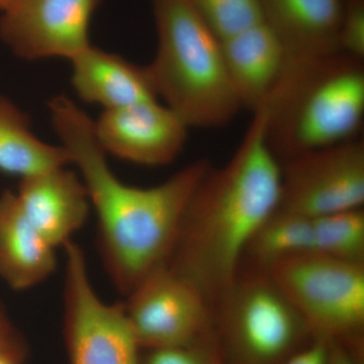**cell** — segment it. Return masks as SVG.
<instances>
[{"mask_svg": "<svg viewBox=\"0 0 364 364\" xmlns=\"http://www.w3.org/2000/svg\"><path fill=\"white\" fill-rule=\"evenodd\" d=\"M16 193L26 219L54 248L72 240L90 214L85 183L66 166L21 178Z\"/></svg>", "mask_w": 364, "mask_h": 364, "instance_id": "12", "label": "cell"}, {"mask_svg": "<svg viewBox=\"0 0 364 364\" xmlns=\"http://www.w3.org/2000/svg\"><path fill=\"white\" fill-rule=\"evenodd\" d=\"M316 340L359 341L364 329V265L310 251L267 270Z\"/></svg>", "mask_w": 364, "mask_h": 364, "instance_id": "6", "label": "cell"}, {"mask_svg": "<svg viewBox=\"0 0 364 364\" xmlns=\"http://www.w3.org/2000/svg\"><path fill=\"white\" fill-rule=\"evenodd\" d=\"M228 74L243 109L255 112L284 78L289 56L263 21L221 40Z\"/></svg>", "mask_w": 364, "mask_h": 364, "instance_id": "13", "label": "cell"}, {"mask_svg": "<svg viewBox=\"0 0 364 364\" xmlns=\"http://www.w3.org/2000/svg\"><path fill=\"white\" fill-rule=\"evenodd\" d=\"M28 349L0 351V364H26Z\"/></svg>", "mask_w": 364, "mask_h": 364, "instance_id": "26", "label": "cell"}, {"mask_svg": "<svg viewBox=\"0 0 364 364\" xmlns=\"http://www.w3.org/2000/svg\"><path fill=\"white\" fill-rule=\"evenodd\" d=\"M48 107L97 214L105 269L119 293L128 296L166 267L189 200L210 163L198 160L153 188L129 186L112 172L95 138V121L85 112L66 95L52 97Z\"/></svg>", "mask_w": 364, "mask_h": 364, "instance_id": "1", "label": "cell"}, {"mask_svg": "<svg viewBox=\"0 0 364 364\" xmlns=\"http://www.w3.org/2000/svg\"><path fill=\"white\" fill-rule=\"evenodd\" d=\"M253 114L231 159L210 166L198 183L166 264L202 293L213 312L234 284L249 242L279 205L282 165L268 141L269 105Z\"/></svg>", "mask_w": 364, "mask_h": 364, "instance_id": "2", "label": "cell"}, {"mask_svg": "<svg viewBox=\"0 0 364 364\" xmlns=\"http://www.w3.org/2000/svg\"><path fill=\"white\" fill-rule=\"evenodd\" d=\"M157 33L147 67L162 97L191 128L220 129L241 109L228 74L221 39L188 0H151Z\"/></svg>", "mask_w": 364, "mask_h": 364, "instance_id": "3", "label": "cell"}, {"mask_svg": "<svg viewBox=\"0 0 364 364\" xmlns=\"http://www.w3.org/2000/svg\"><path fill=\"white\" fill-rule=\"evenodd\" d=\"M326 364H363V340L328 341Z\"/></svg>", "mask_w": 364, "mask_h": 364, "instance_id": "23", "label": "cell"}, {"mask_svg": "<svg viewBox=\"0 0 364 364\" xmlns=\"http://www.w3.org/2000/svg\"><path fill=\"white\" fill-rule=\"evenodd\" d=\"M339 51L364 60V0H340Z\"/></svg>", "mask_w": 364, "mask_h": 364, "instance_id": "22", "label": "cell"}, {"mask_svg": "<svg viewBox=\"0 0 364 364\" xmlns=\"http://www.w3.org/2000/svg\"><path fill=\"white\" fill-rule=\"evenodd\" d=\"M261 18L279 38L289 62L339 51L340 0H258Z\"/></svg>", "mask_w": 364, "mask_h": 364, "instance_id": "14", "label": "cell"}, {"mask_svg": "<svg viewBox=\"0 0 364 364\" xmlns=\"http://www.w3.org/2000/svg\"><path fill=\"white\" fill-rule=\"evenodd\" d=\"M71 85L82 102L119 109L157 100L147 67L92 44L70 60Z\"/></svg>", "mask_w": 364, "mask_h": 364, "instance_id": "15", "label": "cell"}, {"mask_svg": "<svg viewBox=\"0 0 364 364\" xmlns=\"http://www.w3.org/2000/svg\"><path fill=\"white\" fill-rule=\"evenodd\" d=\"M223 40L262 21L258 0H188Z\"/></svg>", "mask_w": 364, "mask_h": 364, "instance_id": "20", "label": "cell"}, {"mask_svg": "<svg viewBox=\"0 0 364 364\" xmlns=\"http://www.w3.org/2000/svg\"><path fill=\"white\" fill-rule=\"evenodd\" d=\"M139 364H227L215 333L186 346L141 350Z\"/></svg>", "mask_w": 364, "mask_h": 364, "instance_id": "21", "label": "cell"}, {"mask_svg": "<svg viewBox=\"0 0 364 364\" xmlns=\"http://www.w3.org/2000/svg\"><path fill=\"white\" fill-rule=\"evenodd\" d=\"M268 105V141L277 158L353 140L363 123L364 60L337 52L289 62Z\"/></svg>", "mask_w": 364, "mask_h": 364, "instance_id": "4", "label": "cell"}, {"mask_svg": "<svg viewBox=\"0 0 364 364\" xmlns=\"http://www.w3.org/2000/svg\"><path fill=\"white\" fill-rule=\"evenodd\" d=\"M363 203V139L301 153L282 165L279 210L315 219Z\"/></svg>", "mask_w": 364, "mask_h": 364, "instance_id": "8", "label": "cell"}, {"mask_svg": "<svg viewBox=\"0 0 364 364\" xmlns=\"http://www.w3.org/2000/svg\"><path fill=\"white\" fill-rule=\"evenodd\" d=\"M55 249L26 219L16 193L0 195V279L26 291L42 284L56 269Z\"/></svg>", "mask_w": 364, "mask_h": 364, "instance_id": "16", "label": "cell"}, {"mask_svg": "<svg viewBox=\"0 0 364 364\" xmlns=\"http://www.w3.org/2000/svg\"><path fill=\"white\" fill-rule=\"evenodd\" d=\"M127 296L124 313L141 350L186 346L215 333L207 299L169 267L158 268Z\"/></svg>", "mask_w": 364, "mask_h": 364, "instance_id": "9", "label": "cell"}, {"mask_svg": "<svg viewBox=\"0 0 364 364\" xmlns=\"http://www.w3.org/2000/svg\"><path fill=\"white\" fill-rule=\"evenodd\" d=\"M312 221L313 251L334 259L364 265L363 208L322 215Z\"/></svg>", "mask_w": 364, "mask_h": 364, "instance_id": "19", "label": "cell"}, {"mask_svg": "<svg viewBox=\"0 0 364 364\" xmlns=\"http://www.w3.org/2000/svg\"><path fill=\"white\" fill-rule=\"evenodd\" d=\"M327 352V342L315 340L305 350L282 364H326Z\"/></svg>", "mask_w": 364, "mask_h": 364, "instance_id": "25", "label": "cell"}, {"mask_svg": "<svg viewBox=\"0 0 364 364\" xmlns=\"http://www.w3.org/2000/svg\"><path fill=\"white\" fill-rule=\"evenodd\" d=\"M63 249V334L69 363L139 364L141 348L124 305H109L97 296L85 254L76 242H67Z\"/></svg>", "mask_w": 364, "mask_h": 364, "instance_id": "7", "label": "cell"}, {"mask_svg": "<svg viewBox=\"0 0 364 364\" xmlns=\"http://www.w3.org/2000/svg\"><path fill=\"white\" fill-rule=\"evenodd\" d=\"M102 1L11 0L0 13V41L26 61H70L91 45V20Z\"/></svg>", "mask_w": 364, "mask_h": 364, "instance_id": "10", "label": "cell"}, {"mask_svg": "<svg viewBox=\"0 0 364 364\" xmlns=\"http://www.w3.org/2000/svg\"><path fill=\"white\" fill-rule=\"evenodd\" d=\"M93 123L105 154L146 166L173 162L188 142V127L157 100L107 109Z\"/></svg>", "mask_w": 364, "mask_h": 364, "instance_id": "11", "label": "cell"}, {"mask_svg": "<svg viewBox=\"0 0 364 364\" xmlns=\"http://www.w3.org/2000/svg\"><path fill=\"white\" fill-rule=\"evenodd\" d=\"M313 249L312 219L277 208L258 228L242 261L248 257L250 267L267 270L277 261Z\"/></svg>", "mask_w": 364, "mask_h": 364, "instance_id": "18", "label": "cell"}, {"mask_svg": "<svg viewBox=\"0 0 364 364\" xmlns=\"http://www.w3.org/2000/svg\"><path fill=\"white\" fill-rule=\"evenodd\" d=\"M28 349L26 339L14 326L0 301V351Z\"/></svg>", "mask_w": 364, "mask_h": 364, "instance_id": "24", "label": "cell"}, {"mask_svg": "<svg viewBox=\"0 0 364 364\" xmlns=\"http://www.w3.org/2000/svg\"><path fill=\"white\" fill-rule=\"evenodd\" d=\"M11 2V0H0V13L4 11Z\"/></svg>", "mask_w": 364, "mask_h": 364, "instance_id": "27", "label": "cell"}, {"mask_svg": "<svg viewBox=\"0 0 364 364\" xmlns=\"http://www.w3.org/2000/svg\"><path fill=\"white\" fill-rule=\"evenodd\" d=\"M71 163L63 146L40 140L32 132L28 114L0 95V171L23 178Z\"/></svg>", "mask_w": 364, "mask_h": 364, "instance_id": "17", "label": "cell"}, {"mask_svg": "<svg viewBox=\"0 0 364 364\" xmlns=\"http://www.w3.org/2000/svg\"><path fill=\"white\" fill-rule=\"evenodd\" d=\"M214 323L227 364H282L316 340L267 270L257 268L239 270Z\"/></svg>", "mask_w": 364, "mask_h": 364, "instance_id": "5", "label": "cell"}]
</instances>
